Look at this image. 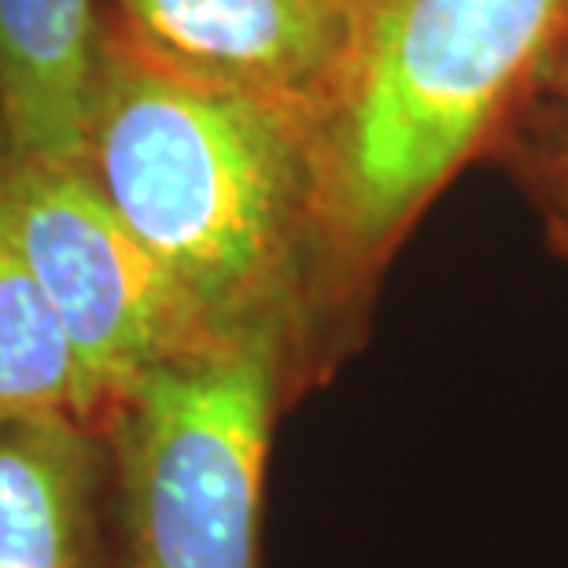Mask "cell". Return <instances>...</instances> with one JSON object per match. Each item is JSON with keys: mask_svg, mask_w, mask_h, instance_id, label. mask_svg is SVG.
I'll return each mask as SVG.
<instances>
[{"mask_svg": "<svg viewBox=\"0 0 568 568\" xmlns=\"http://www.w3.org/2000/svg\"><path fill=\"white\" fill-rule=\"evenodd\" d=\"M568 60V0H355L311 115L314 258L362 274Z\"/></svg>", "mask_w": 568, "mask_h": 568, "instance_id": "2", "label": "cell"}, {"mask_svg": "<svg viewBox=\"0 0 568 568\" xmlns=\"http://www.w3.org/2000/svg\"><path fill=\"white\" fill-rule=\"evenodd\" d=\"M0 203L74 347L82 422L93 432L108 428L148 373L222 333L122 225L78 163L0 148Z\"/></svg>", "mask_w": 568, "mask_h": 568, "instance_id": "4", "label": "cell"}, {"mask_svg": "<svg viewBox=\"0 0 568 568\" xmlns=\"http://www.w3.org/2000/svg\"><path fill=\"white\" fill-rule=\"evenodd\" d=\"M108 443L74 417L0 428V568H104Z\"/></svg>", "mask_w": 568, "mask_h": 568, "instance_id": "6", "label": "cell"}, {"mask_svg": "<svg viewBox=\"0 0 568 568\" xmlns=\"http://www.w3.org/2000/svg\"><path fill=\"white\" fill-rule=\"evenodd\" d=\"M78 166L211 328L292 322L314 263L303 111L181 74L104 19Z\"/></svg>", "mask_w": 568, "mask_h": 568, "instance_id": "1", "label": "cell"}, {"mask_svg": "<svg viewBox=\"0 0 568 568\" xmlns=\"http://www.w3.org/2000/svg\"><path fill=\"white\" fill-rule=\"evenodd\" d=\"M565 67H568V60H565ZM561 122H565V138H568V108H565V119Z\"/></svg>", "mask_w": 568, "mask_h": 568, "instance_id": "9", "label": "cell"}, {"mask_svg": "<svg viewBox=\"0 0 568 568\" xmlns=\"http://www.w3.org/2000/svg\"><path fill=\"white\" fill-rule=\"evenodd\" d=\"M49 417L82 422V377L60 314L30 274L0 203V428Z\"/></svg>", "mask_w": 568, "mask_h": 568, "instance_id": "8", "label": "cell"}, {"mask_svg": "<svg viewBox=\"0 0 568 568\" xmlns=\"http://www.w3.org/2000/svg\"><path fill=\"white\" fill-rule=\"evenodd\" d=\"M288 317L222 328L130 392L108 428L130 568H258Z\"/></svg>", "mask_w": 568, "mask_h": 568, "instance_id": "3", "label": "cell"}, {"mask_svg": "<svg viewBox=\"0 0 568 568\" xmlns=\"http://www.w3.org/2000/svg\"><path fill=\"white\" fill-rule=\"evenodd\" d=\"M108 22L200 82L303 111L322 104L355 0H108Z\"/></svg>", "mask_w": 568, "mask_h": 568, "instance_id": "5", "label": "cell"}, {"mask_svg": "<svg viewBox=\"0 0 568 568\" xmlns=\"http://www.w3.org/2000/svg\"><path fill=\"white\" fill-rule=\"evenodd\" d=\"M100 38L97 0H0V148L78 163Z\"/></svg>", "mask_w": 568, "mask_h": 568, "instance_id": "7", "label": "cell"}]
</instances>
